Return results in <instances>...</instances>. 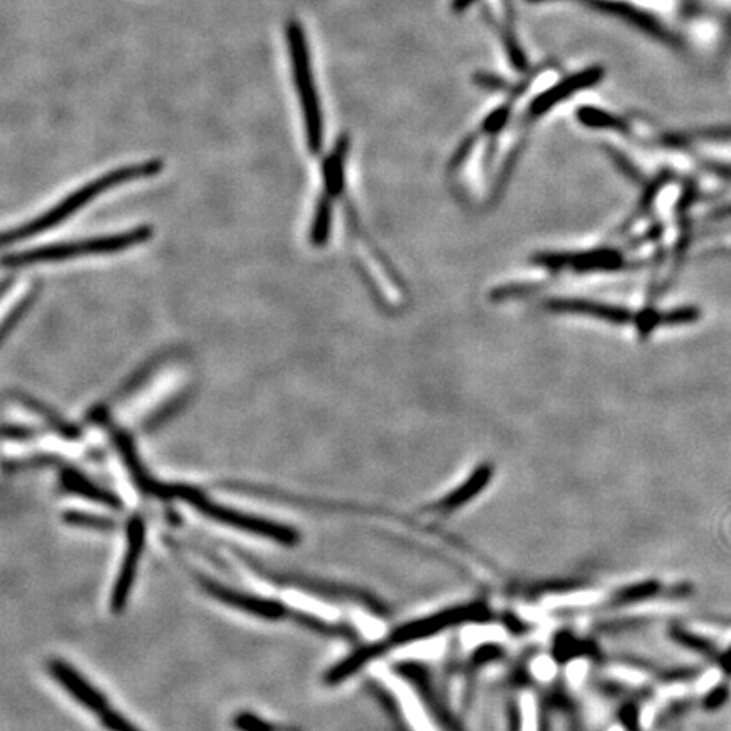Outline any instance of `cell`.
I'll use <instances>...</instances> for the list:
<instances>
[{
    "label": "cell",
    "mask_w": 731,
    "mask_h": 731,
    "mask_svg": "<svg viewBox=\"0 0 731 731\" xmlns=\"http://www.w3.org/2000/svg\"><path fill=\"white\" fill-rule=\"evenodd\" d=\"M603 75H605V70L601 66H591V68H586L584 72L574 73L571 77L564 78L562 82L550 87L549 90H545L532 100L530 109H528L530 110V116L535 117V119L544 116L549 110L554 109L557 104L569 99L579 90H586V88L598 85Z\"/></svg>",
    "instance_id": "cell-7"
},
{
    "label": "cell",
    "mask_w": 731,
    "mask_h": 731,
    "mask_svg": "<svg viewBox=\"0 0 731 731\" xmlns=\"http://www.w3.org/2000/svg\"><path fill=\"white\" fill-rule=\"evenodd\" d=\"M508 117H510V107H506V105L505 107H498V109L491 112L490 116L484 119L481 129H483L484 134H496L506 126Z\"/></svg>",
    "instance_id": "cell-14"
},
{
    "label": "cell",
    "mask_w": 731,
    "mask_h": 731,
    "mask_svg": "<svg viewBox=\"0 0 731 731\" xmlns=\"http://www.w3.org/2000/svg\"><path fill=\"white\" fill-rule=\"evenodd\" d=\"M61 481H63L66 490L72 491L75 495L83 496L87 500L109 506V508H121V500L116 495H112L110 491L102 490L97 484L83 478L82 474H78L77 471H65L61 476Z\"/></svg>",
    "instance_id": "cell-11"
},
{
    "label": "cell",
    "mask_w": 731,
    "mask_h": 731,
    "mask_svg": "<svg viewBox=\"0 0 731 731\" xmlns=\"http://www.w3.org/2000/svg\"><path fill=\"white\" fill-rule=\"evenodd\" d=\"M578 119L583 126L593 127V129H613V131L627 129L622 119H618L605 110L594 109V107H581L578 110Z\"/></svg>",
    "instance_id": "cell-12"
},
{
    "label": "cell",
    "mask_w": 731,
    "mask_h": 731,
    "mask_svg": "<svg viewBox=\"0 0 731 731\" xmlns=\"http://www.w3.org/2000/svg\"><path fill=\"white\" fill-rule=\"evenodd\" d=\"M51 676L60 682L61 686L66 689V693L72 694L78 703L85 706L92 713L104 716L110 710L109 704L105 701L104 696L92 688L73 667L68 666L61 660H51L50 662Z\"/></svg>",
    "instance_id": "cell-9"
},
{
    "label": "cell",
    "mask_w": 731,
    "mask_h": 731,
    "mask_svg": "<svg viewBox=\"0 0 731 731\" xmlns=\"http://www.w3.org/2000/svg\"><path fill=\"white\" fill-rule=\"evenodd\" d=\"M65 520L72 523V525H85V527L92 528H110L114 525L107 518L94 517V515H88V513H65Z\"/></svg>",
    "instance_id": "cell-15"
},
{
    "label": "cell",
    "mask_w": 731,
    "mask_h": 731,
    "mask_svg": "<svg viewBox=\"0 0 731 731\" xmlns=\"http://www.w3.org/2000/svg\"><path fill=\"white\" fill-rule=\"evenodd\" d=\"M591 4H593L594 9H600V11L620 17L623 21L632 24V26H637L638 29H642V31L654 36L662 43L679 46V41H676L674 34L669 33L654 16H650L647 12L635 9V7L628 6V4H622V2H613V0H591Z\"/></svg>",
    "instance_id": "cell-10"
},
{
    "label": "cell",
    "mask_w": 731,
    "mask_h": 731,
    "mask_svg": "<svg viewBox=\"0 0 731 731\" xmlns=\"http://www.w3.org/2000/svg\"><path fill=\"white\" fill-rule=\"evenodd\" d=\"M200 581H202V586L214 596L215 600L244 611V613H249V615L266 618V620H280L283 616L288 615V608L278 603V601L256 598L253 594L241 593V591L227 588V586H222V584L215 583V581H210L207 578H202Z\"/></svg>",
    "instance_id": "cell-8"
},
{
    "label": "cell",
    "mask_w": 731,
    "mask_h": 731,
    "mask_svg": "<svg viewBox=\"0 0 731 731\" xmlns=\"http://www.w3.org/2000/svg\"><path fill=\"white\" fill-rule=\"evenodd\" d=\"M144 490L151 493V495L180 498V500L187 501L188 505H192L204 517L210 518L214 522L224 523V525L237 528L242 532H248V534L259 535L264 539L275 540L278 544L286 545V547L297 545L298 540H300V535L293 528L281 525V523L271 522L266 518L253 517L248 513L237 512V510H232L227 506L215 505L214 501L209 500L202 491H198L193 486H182V484H176V486H165L163 484L161 486L160 483H156L151 479Z\"/></svg>",
    "instance_id": "cell-2"
},
{
    "label": "cell",
    "mask_w": 731,
    "mask_h": 731,
    "mask_svg": "<svg viewBox=\"0 0 731 731\" xmlns=\"http://www.w3.org/2000/svg\"><path fill=\"white\" fill-rule=\"evenodd\" d=\"M161 170H163L161 161H144L139 165H129L109 171L97 180L87 183L85 187L78 188L77 192L72 193L65 200H61L60 205H56L55 209L48 210L46 214L41 215L38 219L31 220L28 224L17 227L14 231H7L4 234V244L22 241V239H28V237L48 231L50 227L58 226L60 222L75 214L78 209L85 207L92 198L99 197L110 188L122 185V183L132 182V180H139V178H148V176L160 173Z\"/></svg>",
    "instance_id": "cell-1"
},
{
    "label": "cell",
    "mask_w": 731,
    "mask_h": 731,
    "mask_svg": "<svg viewBox=\"0 0 731 731\" xmlns=\"http://www.w3.org/2000/svg\"><path fill=\"white\" fill-rule=\"evenodd\" d=\"M545 307L554 314L584 315V317L605 320L610 324H633L642 336L650 334L657 327L669 325V312L659 314L655 310H647V312L632 314L627 308L589 302V300H552Z\"/></svg>",
    "instance_id": "cell-5"
},
{
    "label": "cell",
    "mask_w": 731,
    "mask_h": 731,
    "mask_svg": "<svg viewBox=\"0 0 731 731\" xmlns=\"http://www.w3.org/2000/svg\"><path fill=\"white\" fill-rule=\"evenodd\" d=\"M151 237V229H134L126 234L116 236L95 237L87 241L70 242V244H58V246H46V248L24 251V253L11 254L7 256L4 264L6 266H26V264L53 263V261H65V259L80 258L88 254L117 253L122 249L136 246Z\"/></svg>",
    "instance_id": "cell-4"
},
{
    "label": "cell",
    "mask_w": 731,
    "mask_h": 731,
    "mask_svg": "<svg viewBox=\"0 0 731 731\" xmlns=\"http://www.w3.org/2000/svg\"><path fill=\"white\" fill-rule=\"evenodd\" d=\"M730 699V688L728 686H716L711 689V693L704 698V706L708 710H718L723 704Z\"/></svg>",
    "instance_id": "cell-16"
},
{
    "label": "cell",
    "mask_w": 731,
    "mask_h": 731,
    "mask_svg": "<svg viewBox=\"0 0 731 731\" xmlns=\"http://www.w3.org/2000/svg\"><path fill=\"white\" fill-rule=\"evenodd\" d=\"M234 725H236L237 730L241 731H285L283 728L271 725L268 721L261 720V718H256L253 715L237 716Z\"/></svg>",
    "instance_id": "cell-13"
},
{
    "label": "cell",
    "mask_w": 731,
    "mask_h": 731,
    "mask_svg": "<svg viewBox=\"0 0 731 731\" xmlns=\"http://www.w3.org/2000/svg\"><path fill=\"white\" fill-rule=\"evenodd\" d=\"M720 666L723 667V671L726 674H730L731 676V649H728V652H725V654L720 655Z\"/></svg>",
    "instance_id": "cell-17"
},
{
    "label": "cell",
    "mask_w": 731,
    "mask_h": 731,
    "mask_svg": "<svg viewBox=\"0 0 731 731\" xmlns=\"http://www.w3.org/2000/svg\"><path fill=\"white\" fill-rule=\"evenodd\" d=\"M144 542H146V525L141 517L131 518L127 525L126 556L121 564V571L117 574L116 586L112 591L110 606L114 613H121L126 608L132 584L138 574L139 561L143 556Z\"/></svg>",
    "instance_id": "cell-6"
},
{
    "label": "cell",
    "mask_w": 731,
    "mask_h": 731,
    "mask_svg": "<svg viewBox=\"0 0 731 731\" xmlns=\"http://www.w3.org/2000/svg\"><path fill=\"white\" fill-rule=\"evenodd\" d=\"M285 33L290 63H292L293 80H295V87H297L300 102H302L307 146L312 153H317L322 148V139H324V117H322L319 94L315 87L307 34H305L302 22L298 19H290L286 22Z\"/></svg>",
    "instance_id": "cell-3"
},
{
    "label": "cell",
    "mask_w": 731,
    "mask_h": 731,
    "mask_svg": "<svg viewBox=\"0 0 731 731\" xmlns=\"http://www.w3.org/2000/svg\"><path fill=\"white\" fill-rule=\"evenodd\" d=\"M473 2L474 0H454V9H456L457 12L464 11V9H468Z\"/></svg>",
    "instance_id": "cell-18"
},
{
    "label": "cell",
    "mask_w": 731,
    "mask_h": 731,
    "mask_svg": "<svg viewBox=\"0 0 731 731\" xmlns=\"http://www.w3.org/2000/svg\"><path fill=\"white\" fill-rule=\"evenodd\" d=\"M530 2H542V0H530Z\"/></svg>",
    "instance_id": "cell-19"
}]
</instances>
